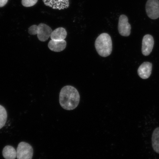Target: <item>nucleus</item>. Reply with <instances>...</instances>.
<instances>
[{"label":"nucleus","mask_w":159,"mask_h":159,"mask_svg":"<svg viewBox=\"0 0 159 159\" xmlns=\"http://www.w3.org/2000/svg\"><path fill=\"white\" fill-rule=\"evenodd\" d=\"M153 149L157 153L159 154V127L155 129L152 136Z\"/></svg>","instance_id":"nucleus-13"},{"label":"nucleus","mask_w":159,"mask_h":159,"mask_svg":"<svg viewBox=\"0 0 159 159\" xmlns=\"http://www.w3.org/2000/svg\"><path fill=\"white\" fill-rule=\"evenodd\" d=\"M43 2L46 6L54 9H64L69 6V0H43Z\"/></svg>","instance_id":"nucleus-8"},{"label":"nucleus","mask_w":159,"mask_h":159,"mask_svg":"<svg viewBox=\"0 0 159 159\" xmlns=\"http://www.w3.org/2000/svg\"><path fill=\"white\" fill-rule=\"evenodd\" d=\"M80 99L77 89L71 85H66L61 89L59 94V103L65 110H73L78 106Z\"/></svg>","instance_id":"nucleus-1"},{"label":"nucleus","mask_w":159,"mask_h":159,"mask_svg":"<svg viewBox=\"0 0 159 159\" xmlns=\"http://www.w3.org/2000/svg\"><path fill=\"white\" fill-rule=\"evenodd\" d=\"M147 15L151 19L155 20L159 17V0H148L146 6Z\"/></svg>","instance_id":"nucleus-5"},{"label":"nucleus","mask_w":159,"mask_h":159,"mask_svg":"<svg viewBox=\"0 0 159 159\" xmlns=\"http://www.w3.org/2000/svg\"><path fill=\"white\" fill-rule=\"evenodd\" d=\"M95 49L98 54L103 57H107L111 54L112 50V39L108 34H101L95 40Z\"/></svg>","instance_id":"nucleus-2"},{"label":"nucleus","mask_w":159,"mask_h":159,"mask_svg":"<svg viewBox=\"0 0 159 159\" xmlns=\"http://www.w3.org/2000/svg\"><path fill=\"white\" fill-rule=\"evenodd\" d=\"M119 34L124 37H128L131 33V25L128 22V19L126 15H121L119 17L118 25Z\"/></svg>","instance_id":"nucleus-6"},{"label":"nucleus","mask_w":159,"mask_h":159,"mask_svg":"<svg viewBox=\"0 0 159 159\" xmlns=\"http://www.w3.org/2000/svg\"><path fill=\"white\" fill-rule=\"evenodd\" d=\"M17 159H32L33 150L30 145L25 142H21L18 146L17 150Z\"/></svg>","instance_id":"nucleus-4"},{"label":"nucleus","mask_w":159,"mask_h":159,"mask_svg":"<svg viewBox=\"0 0 159 159\" xmlns=\"http://www.w3.org/2000/svg\"><path fill=\"white\" fill-rule=\"evenodd\" d=\"M67 33L64 28L59 27L52 31L51 39L53 40H62L66 38Z\"/></svg>","instance_id":"nucleus-11"},{"label":"nucleus","mask_w":159,"mask_h":159,"mask_svg":"<svg viewBox=\"0 0 159 159\" xmlns=\"http://www.w3.org/2000/svg\"><path fill=\"white\" fill-rule=\"evenodd\" d=\"M152 70V63L144 62L139 67L138 69V75L142 79H148L150 76Z\"/></svg>","instance_id":"nucleus-9"},{"label":"nucleus","mask_w":159,"mask_h":159,"mask_svg":"<svg viewBox=\"0 0 159 159\" xmlns=\"http://www.w3.org/2000/svg\"><path fill=\"white\" fill-rule=\"evenodd\" d=\"M7 113L3 106L0 105V129L5 126L7 119Z\"/></svg>","instance_id":"nucleus-14"},{"label":"nucleus","mask_w":159,"mask_h":159,"mask_svg":"<svg viewBox=\"0 0 159 159\" xmlns=\"http://www.w3.org/2000/svg\"><path fill=\"white\" fill-rule=\"evenodd\" d=\"M66 42L65 40H53L51 39L48 44L49 48L55 52H60L66 48Z\"/></svg>","instance_id":"nucleus-10"},{"label":"nucleus","mask_w":159,"mask_h":159,"mask_svg":"<svg viewBox=\"0 0 159 159\" xmlns=\"http://www.w3.org/2000/svg\"><path fill=\"white\" fill-rule=\"evenodd\" d=\"M154 39L152 35L147 34L144 36L142 40V52L147 56L150 54L153 48Z\"/></svg>","instance_id":"nucleus-7"},{"label":"nucleus","mask_w":159,"mask_h":159,"mask_svg":"<svg viewBox=\"0 0 159 159\" xmlns=\"http://www.w3.org/2000/svg\"><path fill=\"white\" fill-rule=\"evenodd\" d=\"M2 155L5 159H15L17 157V152L13 147L7 146L3 149Z\"/></svg>","instance_id":"nucleus-12"},{"label":"nucleus","mask_w":159,"mask_h":159,"mask_svg":"<svg viewBox=\"0 0 159 159\" xmlns=\"http://www.w3.org/2000/svg\"><path fill=\"white\" fill-rule=\"evenodd\" d=\"M38 1V0H22L21 3L24 7H30L35 5Z\"/></svg>","instance_id":"nucleus-15"},{"label":"nucleus","mask_w":159,"mask_h":159,"mask_svg":"<svg viewBox=\"0 0 159 159\" xmlns=\"http://www.w3.org/2000/svg\"><path fill=\"white\" fill-rule=\"evenodd\" d=\"M52 31L50 27L44 23L39 24V25H32L28 30L29 34L37 35L38 38L42 42L47 41L50 37Z\"/></svg>","instance_id":"nucleus-3"},{"label":"nucleus","mask_w":159,"mask_h":159,"mask_svg":"<svg viewBox=\"0 0 159 159\" xmlns=\"http://www.w3.org/2000/svg\"><path fill=\"white\" fill-rule=\"evenodd\" d=\"M8 0H0V7H3L7 4Z\"/></svg>","instance_id":"nucleus-16"}]
</instances>
